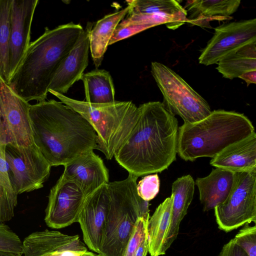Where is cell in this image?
Returning <instances> with one entry per match:
<instances>
[{
  "label": "cell",
  "mask_w": 256,
  "mask_h": 256,
  "mask_svg": "<svg viewBox=\"0 0 256 256\" xmlns=\"http://www.w3.org/2000/svg\"><path fill=\"white\" fill-rule=\"evenodd\" d=\"M4 152L10 181L18 194L43 187L52 166L34 144L18 147L8 143Z\"/></svg>",
  "instance_id": "cell-9"
},
{
  "label": "cell",
  "mask_w": 256,
  "mask_h": 256,
  "mask_svg": "<svg viewBox=\"0 0 256 256\" xmlns=\"http://www.w3.org/2000/svg\"><path fill=\"white\" fill-rule=\"evenodd\" d=\"M218 256H248L240 246L236 244L232 238L224 246Z\"/></svg>",
  "instance_id": "cell-34"
},
{
  "label": "cell",
  "mask_w": 256,
  "mask_h": 256,
  "mask_svg": "<svg viewBox=\"0 0 256 256\" xmlns=\"http://www.w3.org/2000/svg\"><path fill=\"white\" fill-rule=\"evenodd\" d=\"M248 256H256V226L244 224L233 238Z\"/></svg>",
  "instance_id": "cell-29"
},
{
  "label": "cell",
  "mask_w": 256,
  "mask_h": 256,
  "mask_svg": "<svg viewBox=\"0 0 256 256\" xmlns=\"http://www.w3.org/2000/svg\"><path fill=\"white\" fill-rule=\"evenodd\" d=\"M38 2V0H12L9 41V81L22 62L30 46L31 26Z\"/></svg>",
  "instance_id": "cell-14"
},
{
  "label": "cell",
  "mask_w": 256,
  "mask_h": 256,
  "mask_svg": "<svg viewBox=\"0 0 256 256\" xmlns=\"http://www.w3.org/2000/svg\"><path fill=\"white\" fill-rule=\"evenodd\" d=\"M240 0H192L184 8L190 14L188 22L198 24L203 20L227 19L240 6Z\"/></svg>",
  "instance_id": "cell-25"
},
{
  "label": "cell",
  "mask_w": 256,
  "mask_h": 256,
  "mask_svg": "<svg viewBox=\"0 0 256 256\" xmlns=\"http://www.w3.org/2000/svg\"><path fill=\"white\" fill-rule=\"evenodd\" d=\"M160 186V178L157 174L146 175L137 183L138 194L144 200L149 202L158 193Z\"/></svg>",
  "instance_id": "cell-31"
},
{
  "label": "cell",
  "mask_w": 256,
  "mask_h": 256,
  "mask_svg": "<svg viewBox=\"0 0 256 256\" xmlns=\"http://www.w3.org/2000/svg\"><path fill=\"white\" fill-rule=\"evenodd\" d=\"M129 10L130 6H127L120 10L106 15L92 28L90 34V52L96 69L102 64L115 30Z\"/></svg>",
  "instance_id": "cell-22"
},
{
  "label": "cell",
  "mask_w": 256,
  "mask_h": 256,
  "mask_svg": "<svg viewBox=\"0 0 256 256\" xmlns=\"http://www.w3.org/2000/svg\"><path fill=\"white\" fill-rule=\"evenodd\" d=\"M140 114L115 152L117 162L138 177L164 171L176 160L178 121L160 102L138 106Z\"/></svg>",
  "instance_id": "cell-1"
},
{
  "label": "cell",
  "mask_w": 256,
  "mask_h": 256,
  "mask_svg": "<svg viewBox=\"0 0 256 256\" xmlns=\"http://www.w3.org/2000/svg\"><path fill=\"white\" fill-rule=\"evenodd\" d=\"M210 164L234 173L256 172L255 132L226 147L212 158Z\"/></svg>",
  "instance_id": "cell-18"
},
{
  "label": "cell",
  "mask_w": 256,
  "mask_h": 256,
  "mask_svg": "<svg viewBox=\"0 0 256 256\" xmlns=\"http://www.w3.org/2000/svg\"><path fill=\"white\" fill-rule=\"evenodd\" d=\"M7 144L6 135L0 116V224L12 219L18 203V194L11 186L5 158Z\"/></svg>",
  "instance_id": "cell-27"
},
{
  "label": "cell",
  "mask_w": 256,
  "mask_h": 256,
  "mask_svg": "<svg viewBox=\"0 0 256 256\" xmlns=\"http://www.w3.org/2000/svg\"><path fill=\"white\" fill-rule=\"evenodd\" d=\"M0 256H22V255L10 252L0 250Z\"/></svg>",
  "instance_id": "cell-37"
},
{
  "label": "cell",
  "mask_w": 256,
  "mask_h": 256,
  "mask_svg": "<svg viewBox=\"0 0 256 256\" xmlns=\"http://www.w3.org/2000/svg\"><path fill=\"white\" fill-rule=\"evenodd\" d=\"M138 178L128 174L124 180L108 183L110 204L99 254L102 256H124L137 220L150 216L148 202L137 192Z\"/></svg>",
  "instance_id": "cell-6"
},
{
  "label": "cell",
  "mask_w": 256,
  "mask_h": 256,
  "mask_svg": "<svg viewBox=\"0 0 256 256\" xmlns=\"http://www.w3.org/2000/svg\"><path fill=\"white\" fill-rule=\"evenodd\" d=\"M149 28L150 27L146 25H131L124 26L118 25L110 41L109 45L132 36Z\"/></svg>",
  "instance_id": "cell-33"
},
{
  "label": "cell",
  "mask_w": 256,
  "mask_h": 256,
  "mask_svg": "<svg viewBox=\"0 0 256 256\" xmlns=\"http://www.w3.org/2000/svg\"><path fill=\"white\" fill-rule=\"evenodd\" d=\"M217 64L218 71L224 78L230 80L256 70V39L230 51Z\"/></svg>",
  "instance_id": "cell-23"
},
{
  "label": "cell",
  "mask_w": 256,
  "mask_h": 256,
  "mask_svg": "<svg viewBox=\"0 0 256 256\" xmlns=\"http://www.w3.org/2000/svg\"><path fill=\"white\" fill-rule=\"evenodd\" d=\"M194 184L193 178L190 174L178 178L172 184L173 202L170 224L165 240L166 251L177 238L180 222L194 198Z\"/></svg>",
  "instance_id": "cell-20"
},
{
  "label": "cell",
  "mask_w": 256,
  "mask_h": 256,
  "mask_svg": "<svg viewBox=\"0 0 256 256\" xmlns=\"http://www.w3.org/2000/svg\"><path fill=\"white\" fill-rule=\"evenodd\" d=\"M48 92L78 112L92 125L97 136L96 149L108 160L114 156L140 114V108L131 101L95 104L76 100L52 90Z\"/></svg>",
  "instance_id": "cell-5"
},
{
  "label": "cell",
  "mask_w": 256,
  "mask_h": 256,
  "mask_svg": "<svg viewBox=\"0 0 256 256\" xmlns=\"http://www.w3.org/2000/svg\"><path fill=\"white\" fill-rule=\"evenodd\" d=\"M24 256H81L87 248L78 235L46 230L32 232L22 242Z\"/></svg>",
  "instance_id": "cell-15"
},
{
  "label": "cell",
  "mask_w": 256,
  "mask_h": 256,
  "mask_svg": "<svg viewBox=\"0 0 256 256\" xmlns=\"http://www.w3.org/2000/svg\"><path fill=\"white\" fill-rule=\"evenodd\" d=\"M148 217H140L137 220L128 242L124 256H134L143 239L147 236Z\"/></svg>",
  "instance_id": "cell-32"
},
{
  "label": "cell",
  "mask_w": 256,
  "mask_h": 256,
  "mask_svg": "<svg viewBox=\"0 0 256 256\" xmlns=\"http://www.w3.org/2000/svg\"><path fill=\"white\" fill-rule=\"evenodd\" d=\"M172 202L171 194L159 204L148 220L147 236L151 256H160L166 252L164 243L170 224Z\"/></svg>",
  "instance_id": "cell-24"
},
{
  "label": "cell",
  "mask_w": 256,
  "mask_h": 256,
  "mask_svg": "<svg viewBox=\"0 0 256 256\" xmlns=\"http://www.w3.org/2000/svg\"><path fill=\"white\" fill-rule=\"evenodd\" d=\"M12 0H0V80L9 81V41Z\"/></svg>",
  "instance_id": "cell-28"
},
{
  "label": "cell",
  "mask_w": 256,
  "mask_h": 256,
  "mask_svg": "<svg viewBox=\"0 0 256 256\" xmlns=\"http://www.w3.org/2000/svg\"><path fill=\"white\" fill-rule=\"evenodd\" d=\"M239 78L244 80L247 84L248 86L252 84H256V70L246 72L239 76Z\"/></svg>",
  "instance_id": "cell-36"
},
{
  "label": "cell",
  "mask_w": 256,
  "mask_h": 256,
  "mask_svg": "<svg viewBox=\"0 0 256 256\" xmlns=\"http://www.w3.org/2000/svg\"><path fill=\"white\" fill-rule=\"evenodd\" d=\"M86 198L75 184L60 176L50 192L45 210L46 225L58 229L78 222Z\"/></svg>",
  "instance_id": "cell-11"
},
{
  "label": "cell",
  "mask_w": 256,
  "mask_h": 256,
  "mask_svg": "<svg viewBox=\"0 0 256 256\" xmlns=\"http://www.w3.org/2000/svg\"><path fill=\"white\" fill-rule=\"evenodd\" d=\"M61 176L75 184L86 197L109 182L108 169L93 150L84 153L65 164Z\"/></svg>",
  "instance_id": "cell-17"
},
{
  "label": "cell",
  "mask_w": 256,
  "mask_h": 256,
  "mask_svg": "<svg viewBox=\"0 0 256 256\" xmlns=\"http://www.w3.org/2000/svg\"><path fill=\"white\" fill-rule=\"evenodd\" d=\"M72 22L44 33L30 42L26 54L8 84L27 102L46 100L51 80L60 62L84 31Z\"/></svg>",
  "instance_id": "cell-3"
},
{
  "label": "cell",
  "mask_w": 256,
  "mask_h": 256,
  "mask_svg": "<svg viewBox=\"0 0 256 256\" xmlns=\"http://www.w3.org/2000/svg\"><path fill=\"white\" fill-rule=\"evenodd\" d=\"M110 204L108 184L101 186L88 195L78 216L85 244L100 254L104 238Z\"/></svg>",
  "instance_id": "cell-13"
},
{
  "label": "cell",
  "mask_w": 256,
  "mask_h": 256,
  "mask_svg": "<svg viewBox=\"0 0 256 256\" xmlns=\"http://www.w3.org/2000/svg\"><path fill=\"white\" fill-rule=\"evenodd\" d=\"M148 252V236H145L136 250L134 256H146Z\"/></svg>",
  "instance_id": "cell-35"
},
{
  "label": "cell",
  "mask_w": 256,
  "mask_h": 256,
  "mask_svg": "<svg viewBox=\"0 0 256 256\" xmlns=\"http://www.w3.org/2000/svg\"><path fill=\"white\" fill-rule=\"evenodd\" d=\"M30 104L0 80V116L8 143L16 146L34 144L29 115Z\"/></svg>",
  "instance_id": "cell-10"
},
{
  "label": "cell",
  "mask_w": 256,
  "mask_h": 256,
  "mask_svg": "<svg viewBox=\"0 0 256 256\" xmlns=\"http://www.w3.org/2000/svg\"><path fill=\"white\" fill-rule=\"evenodd\" d=\"M254 39H256L254 18L217 26L213 36L201 52L199 63L205 66L217 64L230 51Z\"/></svg>",
  "instance_id": "cell-12"
},
{
  "label": "cell",
  "mask_w": 256,
  "mask_h": 256,
  "mask_svg": "<svg viewBox=\"0 0 256 256\" xmlns=\"http://www.w3.org/2000/svg\"><path fill=\"white\" fill-rule=\"evenodd\" d=\"M83 82L86 102L95 104L115 102V90L112 77L105 70L96 69L84 74Z\"/></svg>",
  "instance_id": "cell-26"
},
{
  "label": "cell",
  "mask_w": 256,
  "mask_h": 256,
  "mask_svg": "<svg viewBox=\"0 0 256 256\" xmlns=\"http://www.w3.org/2000/svg\"><path fill=\"white\" fill-rule=\"evenodd\" d=\"M34 144L51 166H64L96 149V134L78 112L54 100L30 105Z\"/></svg>",
  "instance_id": "cell-2"
},
{
  "label": "cell",
  "mask_w": 256,
  "mask_h": 256,
  "mask_svg": "<svg viewBox=\"0 0 256 256\" xmlns=\"http://www.w3.org/2000/svg\"><path fill=\"white\" fill-rule=\"evenodd\" d=\"M218 228L230 232L246 224L256 222V172L234 173L226 198L214 208Z\"/></svg>",
  "instance_id": "cell-8"
},
{
  "label": "cell",
  "mask_w": 256,
  "mask_h": 256,
  "mask_svg": "<svg viewBox=\"0 0 256 256\" xmlns=\"http://www.w3.org/2000/svg\"><path fill=\"white\" fill-rule=\"evenodd\" d=\"M0 250L23 254L22 242L10 228L4 223L0 224Z\"/></svg>",
  "instance_id": "cell-30"
},
{
  "label": "cell",
  "mask_w": 256,
  "mask_h": 256,
  "mask_svg": "<svg viewBox=\"0 0 256 256\" xmlns=\"http://www.w3.org/2000/svg\"><path fill=\"white\" fill-rule=\"evenodd\" d=\"M129 14H157L167 22L166 26L176 30L188 22V13L179 2L174 0H127Z\"/></svg>",
  "instance_id": "cell-21"
},
{
  "label": "cell",
  "mask_w": 256,
  "mask_h": 256,
  "mask_svg": "<svg viewBox=\"0 0 256 256\" xmlns=\"http://www.w3.org/2000/svg\"><path fill=\"white\" fill-rule=\"evenodd\" d=\"M81 256H102L100 254H96L86 250Z\"/></svg>",
  "instance_id": "cell-38"
},
{
  "label": "cell",
  "mask_w": 256,
  "mask_h": 256,
  "mask_svg": "<svg viewBox=\"0 0 256 256\" xmlns=\"http://www.w3.org/2000/svg\"><path fill=\"white\" fill-rule=\"evenodd\" d=\"M151 72L162 96V104L185 123L200 121L211 112L208 102L181 76L162 63L151 64Z\"/></svg>",
  "instance_id": "cell-7"
},
{
  "label": "cell",
  "mask_w": 256,
  "mask_h": 256,
  "mask_svg": "<svg viewBox=\"0 0 256 256\" xmlns=\"http://www.w3.org/2000/svg\"><path fill=\"white\" fill-rule=\"evenodd\" d=\"M93 24L88 22L76 44L60 62L55 72L48 90L64 94L80 80L88 62L90 34Z\"/></svg>",
  "instance_id": "cell-16"
},
{
  "label": "cell",
  "mask_w": 256,
  "mask_h": 256,
  "mask_svg": "<svg viewBox=\"0 0 256 256\" xmlns=\"http://www.w3.org/2000/svg\"><path fill=\"white\" fill-rule=\"evenodd\" d=\"M252 122L244 114L214 110L204 119L184 122L178 130L177 154L185 161L212 158L228 145L254 132Z\"/></svg>",
  "instance_id": "cell-4"
},
{
  "label": "cell",
  "mask_w": 256,
  "mask_h": 256,
  "mask_svg": "<svg viewBox=\"0 0 256 256\" xmlns=\"http://www.w3.org/2000/svg\"><path fill=\"white\" fill-rule=\"evenodd\" d=\"M234 173L216 168L204 178H198L194 182L199 192V198L203 210H210L222 204L228 197L232 188Z\"/></svg>",
  "instance_id": "cell-19"
}]
</instances>
